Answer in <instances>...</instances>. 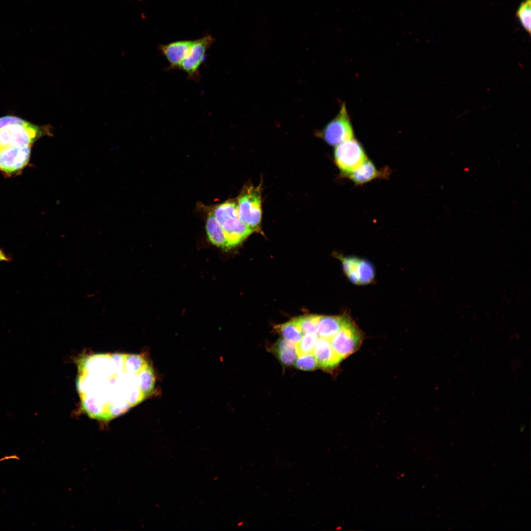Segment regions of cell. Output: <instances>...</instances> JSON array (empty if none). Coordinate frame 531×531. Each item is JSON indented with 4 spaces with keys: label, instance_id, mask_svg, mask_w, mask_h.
<instances>
[{
    "label": "cell",
    "instance_id": "cell-1",
    "mask_svg": "<svg viewBox=\"0 0 531 531\" xmlns=\"http://www.w3.org/2000/svg\"><path fill=\"white\" fill-rule=\"evenodd\" d=\"M149 364L142 355L122 353L82 355L77 361L76 387L83 411L108 421L142 402L141 375Z\"/></svg>",
    "mask_w": 531,
    "mask_h": 531
},
{
    "label": "cell",
    "instance_id": "cell-2",
    "mask_svg": "<svg viewBox=\"0 0 531 531\" xmlns=\"http://www.w3.org/2000/svg\"><path fill=\"white\" fill-rule=\"evenodd\" d=\"M212 213L226 235L229 248L240 244L254 232L239 218L237 204L234 201H227L215 206Z\"/></svg>",
    "mask_w": 531,
    "mask_h": 531
},
{
    "label": "cell",
    "instance_id": "cell-3",
    "mask_svg": "<svg viewBox=\"0 0 531 531\" xmlns=\"http://www.w3.org/2000/svg\"><path fill=\"white\" fill-rule=\"evenodd\" d=\"M44 135H52L50 127H40L27 122L11 124L0 130V149L31 146L37 138Z\"/></svg>",
    "mask_w": 531,
    "mask_h": 531
},
{
    "label": "cell",
    "instance_id": "cell-4",
    "mask_svg": "<svg viewBox=\"0 0 531 531\" xmlns=\"http://www.w3.org/2000/svg\"><path fill=\"white\" fill-rule=\"evenodd\" d=\"M343 315L340 329L329 339L334 352L342 360L358 350L363 338L362 331L350 315L347 313Z\"/></svg>",
    "mask_w": 531,
    "mask_h": 531
},
{
    "label": "cell",
    "instance_id": "cell-5",
    "mask_svg": "<svg viewBox=\"0 0 531 531\" xmlns=\"http://www.w3.org/2000/svg\"><path fill=\"white\" fill-rule=\"evenodd\" d=\"M237 208L240 220L254 232L261 221V193L260 187L247 186L237 198Z\"/></svg>",
    "mask_w": 531,
    "mask_h": 531
},
{
    "label": "cell",
    "instance_id": "cell-6",
    "mask_svg": "<svg viewBox=\"0 0 531 531\" xmlns=\"http://www.w3.org/2000/svg\"><path fill=\"white\" fill-rule=\"evenodd\" d=\"M334 156L336 165L345 177L368 159L362 146L354 138L336 146Z\"/></svg>",
    "mask_w": 531,
    "mask_h": 531
},
{
    "label": "cell",
    "instance_id": "cell-7",
    "mask_svg": "<svg viewBox=\"0 0 531 531\" xmlns=\"http://www.w3.org/2000/svg\"><path fill=\"white\" fill-rule=\"evenodd\" d=\"M319 134L328 145L335 147L354 138V129L345 103L337 115L326 124Z\"/></svg>",
    "mask_w": 531,
    "mask_h": 531
},
{
    "label": "cell",
    "instance_id": "cell-8",
    "mask_svg": "<svg viewBox=\"0 0 531 531\" xmlns=\"http://www.w3.org/2000/svg\"><path fill=\"white\" fill-rule=\"evenodd\" d=\"M214 41L215 39L210 34L194 40L179 68L186 73L188 79L195 81L200 80V67L205 60L207 51Z\"/></svg>",
    "mask_w": 531,
    "mask_h": 531
},
{
    "label": "cell",
    "instance_id": "cell-9",
    "mask_svg": "<svg viewBox=\"0 0 531 531\" xmlns=\"http://www.w3.org/2000/svg\"><path fill=\"white\" fill-rule=\"evenodd\" d=\"M30 146H13L0 149V170L8 173L22 169L28 163Z\"/></svg>",
    "mask_w": 531,
    "mask_h": 531
},
{
    "label": "cell",
    "instance_id": "cell-10",
    "mask_svg": "<svg viewBox=\"0 0 531 531\" xmlns=\"http://www.w3.org/2000/svg\"><path fill=\"white\" fill-rule=\"evenodd\" d=\"M193 42L194 40H179L167 44L159 45V50L169 63V70L179 68Z\"/></svg>",
    "mask_w": 531,
    "mask_h": 531
},
{
    "label": "cell",
    "instance_id": "cell-11",
    "mask_svg": "<svg viewBox=\"0 0 531 531\" xmlns=\"http://www.w3.org/2000/svg\"><path fill=\"white\" fill-rule=\"evenodd\" d=\"M312 354L318 366L323 369L334 368L342 361L334 352L328 339L318 337Z\"/></svg>",
    "mask_w": 531,
    "mask_h": 531
},
{
    "label": "cell",
    "instance_id": "cell-12",
    "mask_svg": "<svg viewBox=\"0 0 531 531\" xmlns=\"http://www.w3.org/2000/svg\"><path fill=\"white\" fill-rule=\"evenodd\" d=\"M387 169L378 170L374 163L367 159L362 165L346 177L355 184L362 185L379 177H385Z\"/></svg>",
    "mask_w": 531,
    "mask_h": 531
},
{
    "label": "cell",
    "instance_id": "cell-13",
    "mask_svg": "<svg viewBox=\"0 0 531 531\" xmlns=\"http://www.w3.org/2000/svg\"><path fill=\"white\" fill-rule=\"evenodd\" d=\"M206 229L209 241L218 247L229 249L226 235L219 222L212 212L208 214Z\"/></svg>",
    "mask_w": 531,
    "mask_h": 531
},
{
    "label": "cell",
    "instance_id": "cell-14",
    "mask_svg": "<svg viewBox=\"0 0 531 531\" xmlns=\"http://www.w3.org/2000/svg\"><path fill=\"white\" fill-rule=\"evenodd\" d=\"M344 315L320 316L317 324V334L318 337L331 339L340 329Z\"/></svg>",
    "mask_w": 531,
    "mask_h": 531
},
{
    "label": "cell",
    "instance_id": "cell-15",
    "mask_svg": "<svg viewBox=\"0 0 531 531\" xmlns=\"http://www.w3.org/2000/svg\"><path fill=\"white\" fill-rule=\"evenodd\" d=\"M272 350L284 366L292 365L297 356L296 344L285 338L279 339L273 346Z\"/></svg>",
    "mask_w": 531,
    "mask_h": 531
},
{
    "label": "cell",
    "instance_id": "cell-16",
    "mask_svg": "<svg viewBox=\"0 0 531 531\" xmlns=\"http://www.w3.org/2000/svg\"><path fill=\"white\" fill-rule=\"evenodd\" d=\"M277 331L284 338L297 344L302 338V332L295 319L275 326Z\"/></svg>",
    "mask_w": 531,
    "mask_h": 531
},
{
    "label": "cell",
    "instance_id": "cell-17",
    "mask_svg": "<svg viewBox=\"0 0 531 531\" xmlns=\"http://www.w3.org/2000/svg\"><path fill=\"white\" fill-rule=\"evenodd\" d=\"M338 258L341 261L343 270L351 282L359 285L358 270L360 259L342 255H338Z\"/></svg>",
    "mask_w": 531,
    "mask_h": 531
},
{
    "label": "cell",
    "instance_id": "cell-18",
    "mask_svg": "<svg viewBox=\"0 0 531 531\" xmlns=\"http://www.w3.org/2000/svg\"><path fill=\"white\" fill-rule=\"evenodd\" d=\"M358 277L359 285H366L373 281L375 269L373 265L369 261L360 259Z\"/></svg>",
    "mask_w": 531,
    "mask_h": 531
},
{
    "label": "cell",
    "instance_id": "cell-19",
    "mask_svg": "<svg viewBox=\"0 0 531 531\" xmlns=\"http://www.w3.org/2000/svg\"><path fill=\"white\" fill-rule=\"evenodd\" d=\"M531 1L525 0L519 6L516 11V16L523 28L531 33Z\"/></svg>",
    "mask_w": 531,
    "mask_h": 531
},
{
    "label": "cell",
    "instance_id": "cell-20",
    "mask_svg": "<svg viewBox=\"0 0 531 531\" xmlns=\"http://www.w3.org/2000/svg\"><path fill=\"white\" fill-rule=\"evenodd\" d=\"M319 315H309L295 318L303 334H317Z\"/></svg>",
    "mask_w": 531,
    "mask_h": 531
},
{
    "label": "cell",
    "instance_id": "cell-21",
    "mask_svg": "<svg viewBox=\"0 0 531 531\" xmlns=\"http://www.w3.org/2000/svg\"><path fill=\"white\" fill-rule=\"evenodd\" d=\"M318 336L317 334H305L296 344L297 356L312 353Z\"/></svg>",
    "mask_w": 531,
    "mask_h": 531
},
{
    "label": "cell",
    "instance_id": "cell-22",
    "mask_svg": "<svg viewBox=\"0 0 531 531\" xmlns=\"http://www.w3.org/2000/svg\"><path fill=\"white\" fill-rule=\"evenodd\" d=\"M297 356L295 362L296 368L301 370L311 371L318 367L317 360L312 353L303 354Z\"/></svg>",
    "mask_w": 531,
    "mask_h": 531
},
{
    "label": "cell",
    "instance_id": "cell-23",
    "mask_svg": "<svg viewBox=\"0 0 531 531\" xmlns=\"http://www.w3.org/2000/svg\"><path fill=\"white\" fill-rule=\"evenodd\" d=\"M24 120L14 116H7L0 118V130L13 124H24Z\"/></svg>",
    "mask_w": 531,
    "mask_h": 531
},
{
    "label": "cell",
    "instance_id": "cell-24",
    "mask_svg": "<svg viewBox=\"0 0 531 531\" xmlns=\"http://www.w3.org/2000/svg\"><path fill=\"white\" fill-rule=\"evenodd\" d=\"M11 259V258L0 248V262H9Z\"/></svg>",
    "mask_w": 531,
    "mask_h": 531
},
{
    "label": "cell",
    "instance_id": "cell-25",
    "mask_svg": "<svg viewBox=\"0 0 531 531\" xmlns=\"http://www.w3.org/2000/svg\"><path fill=\"white\" fill-rule=\"evenodd\" d=\"M140 0V1H142V0Z\"/></svg>",
    "mask_w": 531,
    "mask_h": 531
}]
</instances>
